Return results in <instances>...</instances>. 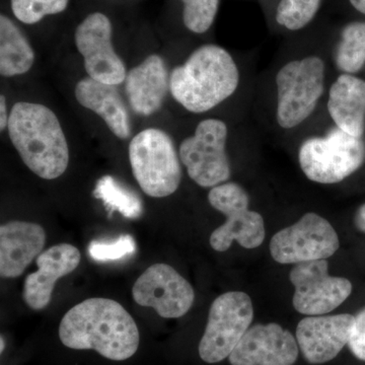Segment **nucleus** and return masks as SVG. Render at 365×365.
Wrapping results in <instances>:
<instances>
[{
    "label": "nucleus",
    "mask_w": 365,
    "mask_h": 365,
    "mask_svg": "<svg viewBox=\"0 0 365 365\" xmlns=\"http://www.w3.org/2000/svg\"><path fill=\"white\" fill-rule=\"evenodd\" d=\"M59 338L71 349L95 350L105 359L123 361L135 354L138 327L119 302L95 297L72 307L61 319Z\"/></svg>",
    "instance_id": "1"
},
{
    "label": "nucleus",
    "mask_w": 365,
    "mask_h": 365,
    "mask_svg": "<svg viewBox=\"0 0 365 365\" xmlns=\"http://www.w3.org/2000/svg\"><path fill=\"white\" fill-rule=\"evenodd\" d=\"M9 138L23 162L42 179L66 173L69 148L58 118L44 105L16 103L9 114Z\"/></svg>",
    "instance_id": "2"
},
{
    "label": "nucleus",
    "mask_w": 365,
    "mask_h": 365,
    "mask_svg": "<svg viewBox=\"0 0 365 365\" xmlns=\"http://www.w3.org/2000/svg\"><path fill=\"white\" fill-rule=\"evenodd\" d=\"M240 72L232 55L217 45H204L173 71L170 91L187 111H210L234 95Z\"/></svg>",
    "instance_id": "3"
},
{
    "label": "nucleus",
    "mask_w": 365,
    "mask_h": 365,
    "mask_svg": "<svg viewBox=\"0 0 365 365\" xmlns=\"http://www.w3.org/2000/svg\"><path fill=\"white\" fill-rule=\"evenodd\" d=\"M132 173L146 195L163 198L174 194L182 180L180 155L165 131L148 128L129 144Z\"/></svg>",
    "instance_id": "4"
},
{
    "label": "nucleus",
    "mask_w": 365,
    "mask_h": 365,
    "mask_svg": "<svg viewBox=\"0 0 365 365\" xmlns=\"http://www.w3.org/2000/svg\"><path fill=\"white\" fill-rule=\"evenodd\" d=\"M299 160L307 179L336 184L364 165L365 143L362 137L350 135L336 126L326 136L307 139L300 146Z\"/></svg>",
    "instance_id": "5"
},
{
    "label": "nucleus",
    "mask_w": 365,
    "mask_h": 365,
    "mask_svg": "<svg viewBox=\"0 0 365 365\" xmlns=\"http://www.w3.org/2000/svg\"><path fill=\"white\" fill-rule=\"evenodd\" d=\"M325 64L317 56L288 62L276 76L278 124L292 129L306 121L324 93Z\"/></svg>",
    "instance_id": "6"
},
{
    "label": "nucleus",
    "mask_w": 365,
    "mask_h": 365,
    "mask_svg": "<svg viewBox=\"0 0 365 365\" xmlns=\"http://www.w3.org/2000/svg\"><path fill=\"white\" fill-rule=\"evenodd\" d=\"M208 201L216 210L227 217V222L210 235L211 248L227 252L237 241L245 249H256L265 240V223L256 211L250 210V198L246 190L237 182H223L213 187Z\"/></svg>",
    "instance_id": "7"
},
{
    "label": "nucleus",
    "mask_w": 365,
    "mask_h": 365,
    "mask_svg": "<svg viewBox=\"0 0 365 365\" xmlns=\"http://www.w3.org/2000/svg\"><path fill=\"white\" fill-rule=\"evenodd\" d=\"M253 318V302L248 294L228 292L220 295L211 304L205 332L199 343L201 359L218 364L230 357Z\"/></svg>",
    "instance_id": "8"
},
{
    "label": "nucleus",
    "mask_w": 365,
    "mask_h": 365,
    "mask_svg": "<svg viewBox=\"0 0 365 365\" xmlns=\"http://www.w3.org/2000/svg\"><path fill=\"white\" fill-rule=\"evenodd\" d=\"M227 127L218 119H206L195 133L182 141L180 160L190 179L203 188H213L227 181L230 165L227 150Z\"/></svg>",
    "instance_id": "9"
},
{
    "label": "nucleus",
    "mask_w": 365,
    "mask_h": 365,
    "mask_svg": "<svg viewBox=\"0 0 365 365\" xmlns=\"http://www.w3.org/2000/svg\"><path fill=\"white\" fill-rule=\"evenodd\" d=\"M339 246V237L330 222L317 213L309 212L273 235L270 253L278 263L299 264L326 260Z\"/></svg>",
    "instance_id": "10"
},
{
    "label": "nucleus",
    "mask_w": 365,
    "mask_h": 365,
    "mask_svg": "<svg viewBox=\"0 0 365 365\" xmlns=\"http://www.w3.org/2000/svg\"><path fill=\"white\" fill-rule=\"evenodd\" d=\"M326 260L295 264L289 273L295 288L294 307L304 316H323L340 307L352 292V284L343 277L331 276Z\"/></svg>",
    "instance_id": "11"
},
{
    "label": "nucleus",
    "mask_w": 365,
    "mask_h": 365,
    "mask_svg": "<svg viewBox=\"0 0 365 365\" xmlns=\"http://www.w3.org/2000/svg\"><path fill=\"white\" fill-rule=\"evenodd\" d=\"M132 297L137 304L153 307L163 319H178L193 306L195 292L176 269L155 264L134 283Z\"/></svg>",
    "instance_id": "12"
},
{
    "label": "nucleus",
    "mask_w": 365,
    "mask_h": 365,
    "mask_svg": "<svg viewBox=\"0 0 365 365\" xmlns=\"http://www.w3.org/2000/svg\"><path fill=\"white\" fill-rule=\"evenodd\" d=\"M74 41L91 78L113 86L125 81L126 68L113 47L112 25L107 16L93 13L86 16L76 28Z\"/></svg>",
    "instance_id": "13"
},
{
    "label": "nucleus",
    "mask_w": 365,
    "mask_h": 365,
    "mask_svg": "<svg viewBox=\"0 0 365 365\" xmlns=\"http://www.w3.org/2000/svg\"><path fill=\"white\" fill-rule=\"evenodd\" d=\"M299 346L294 336L275 323L250 327L228 357L232 365H294Z\"/></svg>",
    "instance_id": "14"
},
{
    "label": "nucleus",
    "mask_w": 365,
    "mask_h": 365,
    "mask_svg": "<svg viewBox=\"0 0 365 365\" xmlns=\"http://www.w3.org/2000/svg\"><path fill=\"white\" fill-rule=\"evenodd\" d=\"M354 316H309L299 322L297 340L309 364H323L337 356L349 343Z\"/></svg>",
    "instance_id": "15"
},
{
    "label": "nucleus",
    "mask_w": 365,
    "mask_h": 365,
    "mask_svg": "<svg viewBox=\"0 0 365 365\" xmlns=\"http://www.w3.org/2000/svg\"><path fill=\"white\" fill-rule=\"evenodd\" d=\"M81 252L69 244L55 245L37 258L38 270L26 276L24 300L31 309L41 311L51 302L53 290L60 278L71 274L81 263Z\"/></svg>",
    "instance_id": "16"
},
{
    "label": "nucleus",
    "mask_w": 365,
    "mask_h": 365,
    "mask_svg": "<svg viewBox=\"0 0 365 365\" xmlns=\"http://www.w3.org/2000/svg\"><path fill=\"white\" fill-rule=\"evenodd\" d=\"M46 232L40 225L14 220L0 227V275L16 278L41 254Z\"/></svg>",
    "instance_id": "17"
},
{
    "label": "nucleus",
    "mask_w": 365,
    "mask_h": 365,
    "mask_svg": "<svg viewBox=\"0 0 365 365\" xmlns=\"http://www.w3.org/2000/svg\"><path fill=\"white\" fill-rule=\"evenodd\" d=\"M170 78L165 62L158 55H150L127 73L125 91L129 105L136 114L150 116L162 108Z\"/></svg>",
    "instance_id": "18"
},
{
    "label": "nucleus",
    "mask_w": 365,
    "mask_h": 365,
    "mask_svg": "<svg viewBox=\"0 0 365 365\" xmlns=\"http://www.w3.org/2000/svg\"><path fill=\"white\" fill-rule=\"evenodd\" d=\"M79 104L98 115L114 135L121 139L131 136L130 116L116 86L96 79H81L76 86Z\"/></svg>",
    "instance_id": "19"
},
{
    "label": "nucleus",
    "mask_w": 365,
    "mask_h": 365,
    "mask_svg": "<svg viewBox=\"0 0 365 365\" xmlns=\"http://www.w3.org/2000/svg\"><path fill=\"white\" fill-rule=\"evenodd\" d=\"M328 111L338 128L355 137L365 130V81L344 73L329 93Z\"/></svg>",
    "instance_id": "20"
},
{
    "label": "nucleus",
    "mask_w": 365,
    "mask_h": 365,
    "mask_svg": "<svg viewBox=\"0 0 365 365\" xmlns=\"http://www.w3.org/2000/svg\"><path fill=\"white\" fill-rule=\"evenodd\" d=\"M35 53L19 26L6 16H0V74L21 76L32 68Z\"/></svg>",
    "instance_id": "21"
},
{
    "label": "nucleus",
    "mask_w": 365,
    "mask_h": 365,
    "mask_svg": "<svg viewBox=\"0 0 365 365\" xmlns=\"http://www.w3.org/2000/svg\"><path fill=\"white\" fill-rule=\"evenodd\" d=\"M93 195L100 199L108 210L118 211L124 217L137 220L143 213V201L135 192L127 188L114 177L104 176L96 184Z\"/></svg>",
    "instance_id": "22"
},
{
    "label": "nucleus",
    "mask_w": 365,
    "mask_h": 365,
    "mask_svg": "<svg viewBox=\"0 0 365 365\" xmlns=\"http://www.w3.org/2000/svg\"><path fill=\"white\" fill-rule=\"evenodd\" d=\"M335 60L338 68L346 73L361 71L365 66V23L355 21L343 29Z\"/></svg>",
    "instance_id": "23"
},
{
    "label": "nucleus",
    "mask_w": 365,
    "mask_h": 365,
    "mask_svg": "<svg viewBox=\"0 0 365 365\" xmlns=\"http://www.w3.org/2000/svg\"><path fill=\"white\" fill-rule=\"evenodd\" d=\"M319 6L321 0H281L276 21L288 30H300L313 21Z\"/></svg>",
    "instance_id": "24"
},
{
    "label": "nucleus",
    "mask_w": 365,
    "mask_h": 365,
    "mask_svg": "<svg viewBox=\"0 0 365 365\" xmlns=\"http://www.w3.org/2000/svg\"><path fill=\"white\" fill-rule=\"evenodd\" d=\"M69 0H11V11L19 21L28 25L45 16L66 11Z\"/></svg>",
    "instance_id": "25"
},
{
    "label": "nucleus",
    "mask_w": 365,
    "mask_h": 365,
    "mask_svg": "<svg viewBox=\"0 0 365 365\" xmlns=\"http://www.w3.org/2000/svg\"><path fill=\"white\" fill-rule=\"evenodd\" d=\"M184 4L182 21L191 32H207L217 14L220 0H182Z\"/></svg>",
    "instance_id": "26"
},
{
    "label": "nucleus",
    "mask_w": 365,
    "mask_h": 365,
    "mask_svg": "<svg viewBox=\"0 0 365 365\" xmlns=\"http://www.w3.org/2000/svg\"><path fill=\"white\" fill-rule=\"evenodd\" d=\"M136 244L133 237L124 235L114 241H93L88 246V255L97 262L121 260L125 257L135 253Z\"/></svg>",
    "instance_id": "27"
},
{
    "label": "nucleus",
    "mask_w": 365,
    "mask_h": 365,
    "mask_svg": "<svg viewBox=\"0 0 365 365\" xmlns=\"http://www.w3.org/2000/svg\"><path fill=\"white\" fill-rule=\"evenodd\" d=\"M348 346L356 359L365 361V307L354 316V324Z\"/></svg>",
    "instance_id": "28"
},
{
    "label": "nucleus",
    "mask_w": 365,
    "mask_h": 365,
    "mask_svg": "<svg viewBox=\"0 0 365 365\" xmlns=\"http://www.w3.org/2000/svg\"><path fill=\"white\" fill-rule=\"evenodd\" d=\"M9 115L7 114L6 101L4 96L0 98V129L4 131L9 126Z\"/></svg>",
    "instance_id": "29"
},
{
    "label": "nucleus",
    "mask_w": 365,
    "mask_h": 365,
    "mask_svg": "<svg viewBox=\"0 0 365 365\" xmlns=\"http://www.w3.org/2000/svg\"><path fill=\"white\" fill-rule=\"evenodd\" d=\"M354 225L357 230L365 234V203L357 209L354 216Z\"/></svg>",
    "instance_id": "30"
},
{
    "label": "nucleus",
    "mask_w": 365,
    "mask_h": 365,
    "mask_svg": "<svg viewBox=\"0 0 365 365\" xmlns=\"http://www.w3.org/2000/svg\"><path fill=\"white\" fill-rule=\"evenodd\" d=\"M350 2L359 13L365 14V0H350Z\"/></svg>",
    "instance_id": "31"
},
{
    "label": "nucleus",
    "mask_w": 365,
    "mask_h": 365,
    "mask_svg": "<svg viewBox=\"0 0 365 365\" xmlns=\"http://www.w3.org/2000/svg\"><path fill=\"white\" fill-rule=\"evenodd\" d=\"M0 345H1V347H0V353H2L4 351V348H6V341H4V337L1 336V339H0Z\"/></svg>",
    "instance_id": "32"
}]
</instances>
